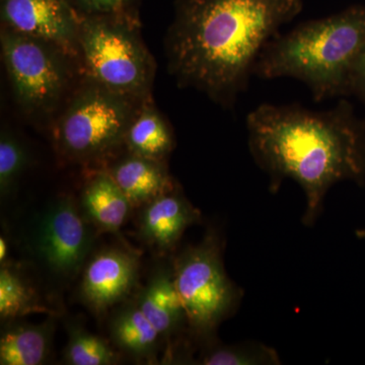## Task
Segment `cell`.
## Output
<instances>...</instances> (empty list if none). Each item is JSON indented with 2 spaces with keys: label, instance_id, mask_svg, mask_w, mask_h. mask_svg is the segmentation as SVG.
Listing matches in <instances>:
<instances>
[{
  "label": "cell",
  "instance_id": "obj_5",
  "mask_svg": "<svg viewBox=\"0 0 365 365\" xmlns=\"http://www.w3.org/2000/svg\"><path fill=\"white\" fill-rule=\"evenodd\" d=\"M0 46L14 104L31 123L49 129L83 76L78 62L51 43L4 26Z\"/></svg>",
  "mask_w": 365,
  "mask_h": 365
},
{
  "label": "cell",
  "instance_id": "obj_14",
  "mask_svg": "<svg viewBox=\"0 0 365 365\" xmlns=\"http://www.w3.org/2000/svg\"><path fill=\"white\" fill-rule=\"evenodd\" d=\"M79 207L98 232L119 235L128 218L130 201L105 170H93L79 197Z\"/></svg>",
  "mask_w": 365,
  "mask_h": 365
},
{
  "label": "cell",
  "instance_id": "obj_13",
  "mask_svg": "<svg viewBox=\"0 0 365 365\" xmlns=\"http://www.w3.org/2000/svg\"><path fill=\"white\" fill-rule=\"evenodd\" d=\"M105 170L116 182L134 207H143L158 196L176 188L167 162L140 157L125 150L106 165Z\"/></svg>",
  "mask_w": 365,
  "mask_h": 365
},
{
  "label": "cell",
  "instance_id": "obj_17",
  "mask_svg": "<svg viewBox=\"0 0 365 365\" xmlns=\"http://www.w3.org/2000/svg\"><path fill=\"white\" fill-rule=\"evenodd\" d=\"M174 148V131L169 121L153 100L146 101L132 120L125 148L140 157L167 162Z\"/></svg>",
  "mask_w": 365,
  "mask_h": 365
},
{
  "label": "cell",
  "instance_id": "obj_11",
  "mask_svg": "<svg viewBox=\"0 0 365 365\" xmlns=\"http://www.w3.org/2000/svg\"><path fill=\"white\" fill-rule=\"evenodd\" d=\"M201 213L177 187L141 207L138 237L160 255L172 253L184 232L200 222Z\"/></svg>",
  "mask_w": 365,
  "mask_h": 365
},
{
  "label": "cell",
  "instance_id": "obj_4",
  "mask_svg": "<svg viewBox=\"0 0 365 365\" xmlns=\"http://www.w3.org/2000/svg\"><path fill=\"white\" fill-rule=\"evenodd\" d=\"M145 102L81 76L49 128L57 155L67 163L103 169L126 150L127 131Z\"/></svg>",
  "mask_w": 365,
  "mask_h": 365
},
{
  "label": "cell",
  "instance_id": "obj_6",
  "mask_svg": "<svg viewBox=\"0 0 365 365\" xmlns=\"http://www.w3.org/2000/svg\"><path fill=\"white\" fill-rule=\"evenodd\" d=\"M140 26L139 18L81 14L83 76L137 100H153L157 64L143 42Z\"/></svg>",
  "mask_w": 365,
  "mask_h": 365
},
{
  "label": "cell",
  "instance_id": "obj_21",
  "mask_svg": "<svg viewBox=\"0 0 365 365\" xmlns=\"http://www.w3.org/2000/svg\"><path fill=\"white\" fill-rule=\"evenodd\" d=\"M199 364L204 365H270L279 364L277 352L259 343L239 345L218 344L216 341L203 346Z\"/></svg>",
  "mask_w": 365,
  "mask_h": 365
},
{
  "label": "cell",
  "instance_id": "obj_12",
  "mask_svg": "<svg viewBox=\"0 0 365 365\" xmlns=\"http://www.w3.org/2000/svg\"><path fill=\"white\" fill-rule=\"evenodd\" d=\"M137 306L165 340L188 331L186 314L175 287L172 263L160 264L134 297Z\"/></svg>",
  "mask_w": 365,
  "mask_h": 365
},
{
  "label": "cell",
  "instance_id": "obj_18",
  "mask_svg": "<svg viewBox=\"0 0 365 365\" xmlns=\"http://www.w3.org/2000/svg\"><path fill=\"white\" fill-rule=\"evenodd\" d=\"M33 314L57 316L43 302L37 288L19 266L11 263L0 268V319L2 323L24 319Z\"/></svg>",
  "mask_w": 365,
  "mask_h": 365
},
{
  "label": "cell",
  "instance_id": "obj_16",
  "mask_svg": "<svg viewBox=\"0 0 365 365\" xmlns=\"http://www.w3.org/2000/svg\"><path fill=\"white\" fill-rule=\"evenodd\" d=\"M56 316H48L40 324L23 319L6 322L0 334V364H44L51 354Z\"/></svg>",
  "mask_w": 365,
  "mask_h": 365
},
{
  "label": "cell",
  "instance_id": "obj_22",
  "mask_svg": "<svg viewBox=\"0 0 365 365\" xmlns=\"http://www.w3.org/2000/svg\"><path fill=\"white\" fill-rule=\"evenodd\" d=\"M79 13L86 16H117L138 18L139 0H71Z\"/></svg>",
  "mask_w": 365,
  "mask_h": 365
},
{
  "label": "cell",
  "instance_id": "obj_8",
  "mask_svg": "<svg viewBox=\"0 0 365 365\" xmlns=\"http://www.w3.org/2000/svg\"><path fill=\"white\" fill-rule=\"evenodd\" d=\"M96 228L71 195L50 201L34 218L26 244L29 254L53 278L71 281L93 254Z\"/></svg>",
  "mask_w": 365,
  "mask_h": 365
},
{
  "label": "cell",
  "instance_id": "obj_1",
  "mask_svg": "<svg viewBox=\"0 0 365 365\" xmlns=\"http://www.w3.org/2000/svg\"><path fill=\"white\" fill-rule=\"evenodd\" d=\"M302 7V0H176L168 71L181 88L232 109L266 46Z\"/></svg>",
  "mask_w": 365,
  "mask_h": 365
},
{
  "label": "cell",
  "instance_id": "obj_9",
  "mask_svg": "<svg viewBox=\"0 0 365 365\" xmlns=\"http://www.w3.org/2000/svg\"><path fill=\"white\" fill-rule=\"evenodd\" d=\"M0 16L1 26L51 43L79 64L81 13L71 0H0Z\"/></svg>",
  "mask_w": 365,
  "mask_h": 365
},
{
  "label": "cell",
  "instance_id": "obj_2",
  "mask_svg": "<svg viewBox=\"0 0 365 365\" xmlns=\"http://www.w3.org/2000/svg\"><path fill=\"white\" fill-rule=\"evenodd\" d=\"M250 153L276 192L285 179L306 195L302 222H316L329 189L365 174V127L342 101L312 111L297 105L262 104L247 116Z\"/></svg>",
  "mask_w": 365,
  "mask_h": 365
},
{
  "label": "cell",
  "instance_id": "obj_3",
  "mask_svg": "<svg viewBox=\"0 0 365 365\" xmlns=\"http://www.w3.org/2000/svg\"><path fill=\"white\" fill-rule=\"evenodd\" d=\"M365 46V7L299 24L274 38L254 74L264 79L302 81L317 102L351 93L353 69Z\"/></svg>",
  "mask_w": 365,
  "mask_h": 365
},
{
  "label": "cell",
  "instance_id": "obj_7",
  "mask_svg": "<svg viewBox=\"0 0 365 365\" xmlns=\"http://www.w3.org/2000/svg\"><path fill=\"white\" fill-rule=\"evenodd\" d=\"M222 251L220 235L208 230L202 241L182 250L172 262L190 337L203 346L216 341L218 327L235 313L242 297L225 272Z\"/></svg>",
  "mask_w": 365,
  "mask_h": 365
},
{
  "label": "cell",
  "instance_id": "obj_24",
  "mask_svg": "<svg viewBox=\"0 0 365 365\" xmlns=\"http://www.w3.org/2000/svg\"><path fill=\"white\" fill-rule=\"evenodd\" d=\"M9 241H7V237L4 234L0 237V264L2 265H6V264L9 263L11 260L9 259Z\"/></svg>",
  "mask_w": 365,
  "mask_h": 365
},
{
  "label": "cell",
  "instance_id": "obj_20",
  "mask_svg": "<svg viewBox=\"0 0 365 365\" xmlns=\"http://www.w3.org/2000/svg\"><path fill=\"white\" fill-rule=\"evenodd\" d=\"M28 145L11 129L4 127L0 133V196L11 198L18 189L21 178L30 165Z\"/></svg>",
  "mask_w": 365,
  "mask_h": 365
},
{
  "label": "cell",
  "instance_id": "obj_15",
  "mask_svg": "<svg viewBox=\"0 0 365 365\" xmlns=\"http://www.w3.org/2000/svg\"><path fill=\"white\" fill-rule=\"evenodd\" d=\"M110 339L120 352L135 361L155 364L160 333L137 306L135 300L127 299L113 309L108 323Z\"/></svg>",
  "mask_w": 365,
  "mask_h": 365
},
{
  "label": "cell",
  "instance_id": "obj_19",
  "mask_svg": "<svg viewBox=\"0 0 365 365\" xmlns=\"http://www.w3.org/2000/svg\"><path fill=\"white\" fill-rule=\"evenodd\" d=\"M67 343L63 351L64 364L68 365H113L121 357L109 343L86 330L79 324L66 326Z\"/></svg>",
  "mask_w": 365,
  "mask_h": 365
},
{
  "label": "cell",
  "instance_id": "obj_23",
  "mask_svg": "<svg viewBox=\"0 0 365 365\" xmlns=\"http://www.w3.org/2000/svg\"><path fill=\"white\" fill-rule=\"evenodd\" d=\"M351 91L356 93L365 101V46L353 69Z\"/></svg>",
  "mask_w": 365,
  "mask_h": 365
},
{
  "label": "cell",
  "instance_id": "obj_10",
  "mask_svg": "<svg viewBox=\"0 0 365 365\" xmlns=\"http://www.w3.org/2000/svg\"><path fill=\"white\" fill-rule=\"evenodd\" d=\"M139 255L131 248H107L91 255L81 273L78 297L103 318L126 302L139 278Z\"/></svg>",
  "mask_w": 365,
  "mask_h": 365
}]
</instances>
